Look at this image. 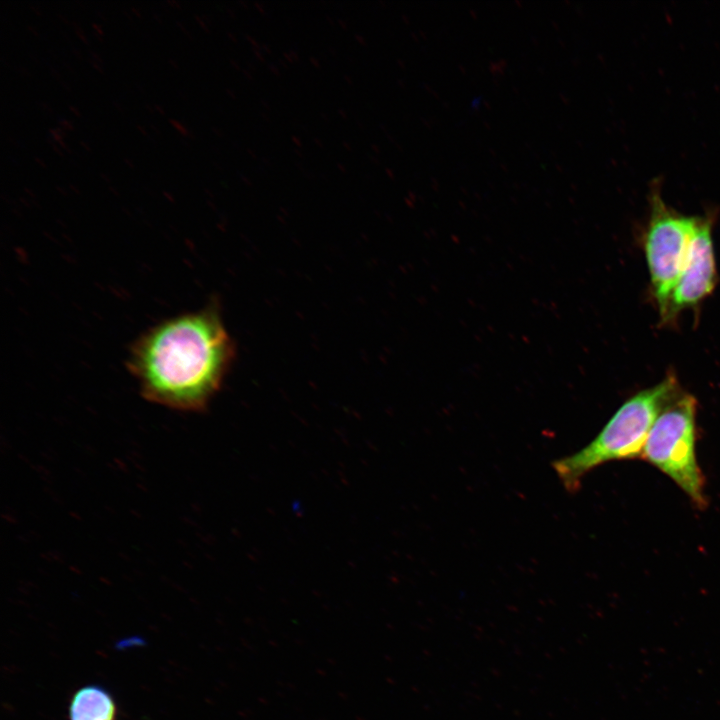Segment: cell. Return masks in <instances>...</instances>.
<instances>
[{
	"instance_id": "6da1fadb",
	"label": "cell",
	"mask_w": 720,
	"mask_h": 720,
	"mask_svg": "<svg viewBox=\"0 0 720 720\" xmlns=\"http://www.w3.org/2000/svg\"><path fill=\"white\" fill-rule=\"evenodd\" d=\"M234 354L213 303L148 328L130 346L126 362L146 400L195 412L205 409L219 391Z\"/></svg>"
},
{
	"instance_id": "7a4b0ae2",
	"label": "cell",
	"mask_w": 720,
	"mask_h": 720,
	"mask_svg": "<svg viewBox=\"0 0 720 720\" xmlns=\"http://www.w3.org/2000/svg\"><path fill=\"white\" fill-rule=\"evenodd\" d=\"M680 391L675 375L669 374L628 398L588 445L552 462L564 488L575 492L588 472L606 462L641 457L654 421Z\"/></svg>"
},
{
	"instance_id": "3957f363",
	"label": "cell",
	"mask_w": 720,
	"mask_h": 720,
	"mask_svg": "<svg viewBox=\"0 0 720 720\" xmlns=\"http://www.w3.org/2000/svg\"><path fill=\"white\" fill-rule=\"evenodd\" d=\"M697 400L682 390L654 421L641 458L674 481L699 509L706 504L704 476L696 455Z\"/></svg>"
},
{
	"instance_id": "277c9868",
	"label": "cell",
	"mask_w": 720,
	"mask_h": 720,
	"mask_svg": "<svg viewBox=\"0 0 720 720\" xmlns=\"http://www.w3.org/2000/svg\"><path fill=\"white\" fill-rule=\"evenodd\" d=\"M656 184L650 190L643 246L651 291L661 318L685 264L698 216L683 215L667 206Z\"/></svg>"
},
{
	"instance_id": "5b68a950",
	"label": "cell",
	"mask_w": 720,
	"mask_h": 720,
	"mask_svg": "<svg viewBox=\"0 0 720 720\" xmlns=\"http://www.w3.org/2000/svg\"><path fill=\"white\" fill-rule=\"evenodd\" d=\"M713 223V214L698 216L685 264L661 317L663 323L675 321L681 312L695 308L713 292L717 283Z\"/></svg>"
},
{
	"instance_id": "8992f818",
	"label": "cell",
	"mask_w": 720,
	"mask_h": 720,
	"mask_svg": "<svg viewBox=\"0 0 720 720\" xmlns=\"http://www.w3.org/2000/svg\"><path fill=\"white\" fill-rule=\"evenodd\" d=\"M118 708L111 693L97 684L78 688L72 695L69 720H117Z\"/></svg>"
},
{
	"instance_id": "52a82bcc",
	"label": "cell",
	"mask_w": 720,
	"mask_h": 720,
	"mask_svg": "<svg viewBox=\"0 0 720 720\" xmlns=\"http://www.w3.org/2000/svg\"><path fill=\"white\" fill-rule=\"evenodd\" d=\"M170 123L182 136L188 135V132L183 124H181L177 120H173V119H170Z\"/></svg>"
},
{
	"instance_id": "ba28073f",
	"label": "cell",
	"mask_w": 720,
	"mask_h": 720,
	"mask_svg": "<svg viewBox=\"0 0 720 720\" xmlns=\"http://www.w3.org/2000/svg\"><path fill=\"white\" fill-rule=\"evenodd\" d=\"M59 122L62 125L63 129L73 130V125L69 121L61 119Z\"/></svg>"
},
{
	"instance_id": "9c48e42d",
	"label": "cell",
	"mask_w": 720,
	"mask_h": 720,
	"mask_svg": "<svg viewBox=\"0 0 720 720\" xmlns=\"http://www.w3.org/2000/svg\"><path fill=\"white\" fill-rule=\"evenodd\" d=\"M76 34L79 36V38L85 43L88 44V41L85 37V35L82 33L83 31L77 27H75Z\"/></svg>"
},
{
	"instance_id": "30bf717a",
	"label": "cell",
	"mask_w": 720,
	"mask_h": 720,
	"mask_svg": "<svg viewBox=\"0 0 720 720\" xmlns=\"http://www.w3.org/2000/svg\"><path fill=\"white\" fill-rule=\"evenodd\" d=\"M51 145H52L53 150H54L58 155H60V156L63 155V154L61 153V151L59 150V148H58L53 142H51Z\"/></svg>"
},
{
	"instance_id": "8fae6325",
	"label": "cell",
	"mask_w": 720,
	"mask_h": 720,
	"mask_svg": "<svg viewBox=\"0 0 720 720\" xmlns=\"http://www.w3.org/2000/svg\"><path fill=\"white\" fill-rule=\"evenodd\" d=\"M69 109H70L71 111H73V114H75L76 116H80V113L78 112V110H77L75 107L70 106Z\"/></svg>"
},
{
	"instance_id": "7c38bea8",
	"label": "cell",
	"mask_w": 720,
	"mask_h": 720,
	"mask_svg": "<svg viewBox=\"0 0 720 720\" xmlns=\"http://www.w3.org/2000/svg\"><path fill=\"white\" fill-rule=\"evenodd\" d=\"M34 159H35V161H36L39 165H41L42 167H45V166H46L45 163H44L41 159H39V158H37V157H35Z\"/></svg>"
},
{
	"instance_id": "4fadbf2b",
	"label": "cell",
	"mask_w": 720,
	"mask_h": 720,
	"mask_svg": "<svg viewBox=\"0 0 720 720\" xmlns=\"http://www.w3.org/2000/svg\"><path fill=\"white\" fill-rule=\"evenodd\" d=\"M91 55L93 56L94 59H97L99 62L102 61V59L99 57L98 54H95V53L91 52Z\"/></svg>"
},
{
	"instance_id": "5bb4252c",
	"label": "cell",
	"mask_w": 720,
	"mask_h": 720,
	"mask_svg": "<svg viewBox=\"0 0 720 720\" xmlns=\"http://www.w3.org/2000/svg\"><path fill=\"white\" fill-rule=\"evenodd\" d=\"M132 11L134 12V14L137 15V17H141V13L139 12L138 9H135V8L133 7V8H132Z\"/></svg>"
},
{
	"instance_id": "9a60e30c",
	"label": "cell",
	"mask_w": 720,
	"mask_h": 720,
	"mask_svg": "<svg viewBox=\"0 0 720 720\" xmlns=\"http://www.w3.org/2000/svg\"><path fill=\"white\" fill-rule=\"evenodd\" d=\"M137 128H138L139 131H141L142 134L147 135L145 129H143L142 126L138 125Z\"/></svg>"
},
{
	"instance_id": "2e32d148",
	"label": "cell",
	"mask_w": 720,
	"mask_h": 720,
	"mask_svg": "<svg viewBox=\"0 0 720 720\" xmlns=\"http://www.w3.org/2000/svg\"><path fill=\"white\" fill-rule=\"evenodd\" d=\"M93 28H94L95 30H97L98 33L102 34V30L100 29V27H99L98 25L93 24Z\"/></svg>"
},
{
	"instance_id": "e0dca14e",
	"label": "cell",
	"mask_w": 720,
	"mask_h": 720,
	"mask_svg": "<svg viewBox=\"0 0 720 720\" xmlns=\"http://www.w3.org/2000/svg\"><path fill=\"white\" fill-rule=\"evenodd\" d=\"M155 108L159 111V113H161L162 115H164V110H163L161 107H159V106L156 104V105H155Z\"/></svg>"
},
{
	"instance_id": "ac0fdd59",
	"label": "cell",
	"mask_w": 720,
	"mask_h": 720,
	"mask_svg": "<svg viewBox=\"0 0 720 720\" xmlns=\"http://www.w3.org/2000/svg\"><path fill=\"white\" fill-rule=\"evenodd\" d=\"M80 144H81V146L84 147L86 150H88V151L90 150L89 146H87L85 142L81 141Z\"/></svg>"
},
{
	"instance_id": "d6986e66",
	"label": "cell",
	"mask_w": 720,
	"mask_h": 720,
	"mask_svg": "<svg viewBox=\"0 0 720 720\" xmlns=\"http://www.w3.org/2000/svg\"><path fill=\"white\" fill-rule=\"evenodd\" d=\"M125 162H126L127 164H129V166H130L131 168H133V164L129 161V159H125Z\"/></svg>"
}]
</instances>
